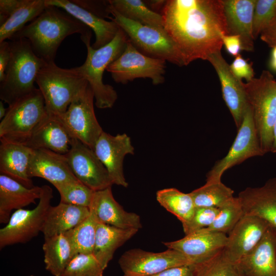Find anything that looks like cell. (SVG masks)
Returning <instances> with one entry per match:
<instances>
[{
	"mask_svg": "<svg viewBox=\"0 0 276 276\" xmlns=\"http://www.w3.org/2000/svg\"><path fill=\"white\" fill-rule=\"evenodd\" d=\"M139 229L121 228L98 222L93 254L104 270L116 250L134 236Z\"/></svg>",
	"mask_w": 276,
	"mask_h": 276,
	"instance_id": "29",
	"label": "cell"
},
{
	"mask_svg": "<svg viewBox=\"0 0 276 276\" xmlns=\"http://www.w3.org/2000/svg\"><path fill=\"white\" fill-rule=\"evenodd\" d=\"M269 226L258 217L244 215L228 233L222 254L229 261L237 263L258 243Z\"/></svg>",
	"mask_w": 276,
	"mask_h": 276,
	"instance_id": "16",
	"label": "cell"
},
{
	"mask_svg": "<svg viewBox=\"0 0 276 276\" xmlns=\"http://www.w3.org/2000/svg\"><path fill=\"white\" fill-rule=\"evenodd\" d=\"M91 32L81 36L80 38L87 49L85 62L75 67L79 73L87 81L95 99V105L100 109L112 107L118 99V94L113 87L103 82L105 70L123 52L128 38L120 28L114 38L108 44L97 49L90 45Z\"/></svg>",
	"mask_w": 276,
	"mask_h": 276,
	"instance_id": "3",
	"label": "cell"
},
{
	"mask_svg": "<svg viewBox=\"0 0 276 276\" xmlns=\"http://www.w3.org/2000/svg\"><path fill=\"white\" fill-rule=\"evenodd\" d=\"M45 2L47 6H55L62 9L93 31L96 38L91 46L95 49L109 43L120 29V27L113 21L105 20L78 5L73 1L45 0Z\"/></svg>",
	"mask_w": 276,
	"mask_h": 276,
	"instance_id": "25",
	"label": "cell"
},
{
	"mask_svg": "<svg viewBox=\"0 0 276 276\" xmlns=\"http://www.w3.org/2000/svg\"><path fill=\"white\" fill-rule=\"evenodd\" d=\"M108 18L114 22L127 35L131 43L141 53L182 66L187 65L177 45L165 30L145 26L127 19L109 4Z\"/></svg>",
	"mask_w": 276,
	"mask_h": 276,
	"instance_id": "7",
	"label": "cell"
},
{
	"mask_svg": "<svg viewBox=\"0 0 276 276\" xmlns=\"http://www.w3.org/2000/svg\"><path fill=\"white\" fill-rule=\"evenodd\" d=\"M30 178L40 177L54 186L78 180L73 173L65 154L50 150H33L28 167Z\"/></svg>",
	"mask_w": 276,
	"mask_h": 276,
	"instance_id": "20",
	"label": "cell"
},
{
	"mask_svg": "<svg viewBox=\"0 0 276 276\" xmlns=\"http://www.w3.org/2000/svg\"><path fill=\"white\" fill-rule=\"evenodd\" d=\"M60 196V202L89 208L94 194L93 191L79 180L54 186Z\"/></svg>",
	"mask_w": 276,
	"mask_h": 276,
	"instance_id": "38",
	"label": "cell"
},
{
	"mask_svg": "<svg viewBox=\"0 0 276 276\" xmlns=\"http://www.w3.org/2000/svg\"><path fill=\"white\" fill-rule=\"evenodd\" d=\"M11 50L10 42L4 41L0 42V82L5 77V71L10 61Z\"/></svg>",
	"mask_w": 276,
	"mask_h": 276,
	"instance_id": "44",
	"label": "cell"
},
{
	"mask_svg": "<svg viewBox=\"0 0 276 276\" xmlns=\"http://www.w3.org/2000/svg\"><path fill=\"white\" fill-rule=\"evenodd\" d=\"M218 209V213L214 222L205 229L228 234L244 215L242 205L238 198L234 197Z\"/></svg>",
	"mask_w": 276,
	"mask_h": 276,
	"instance_id": "37",
	"label": "cell"
},
{
	"mask_svg": "<svg viewBox=\"0 0 276 276\" xmlns=\"http://www.w3.org/2000/svg\"><path fill=\"white\" fill-rule=\"evenodd\" d=\"M222 250L207 260L192 264L193 276H243L236 264L227 260Z\"/></svg>",
	"mask_w": 276,
	"mask_h": 276,
	"instance_id": "36",
	"label": "cell"
},
{
	"mask_svg": "<svg viewBox=\"0 0 276 276\" xmlns=\"http://www.w3.org/2000/svg\"><path fill=\"white\" fill-rule=\"evenodd\" d=\"M270 152L276 153V122L273 129V142Z\"/></svg>",
	"mask_w": 276,
	"mask_h": 276,
	"instance_id": "50",
	"label": "cell"
},
{
	"mask_svg": "<svg viewBox=\"0 0 276 276\" xmlns=\"http://www.w3.org/2000/svg\"><path fill=\"white\" fill-rule=\"evenodd\" d=\"M227 240L225 234L208 231L205 228L186 235L173 241L163 242L168 248L183 255L192 264L207 260L225 247Z\"/></svg>",
	"mask_w": 276,
	"mask_h": 276,
	"instance_id": "17",
	"label": "cell"
},
{
	"mask_svg": "<svg viewBox=\"0 0 276 276\" xmlns=\"http://www.w3.org/2000/svg\"><path fill=\"white\" fill-rule=\"evenodd\" d=\"M73 139L60 119L47 112L25 145L33 150L45 149L65 154L69 151Z\"/></svg>",
	"mask_w": 276,
	"mask_h": 276,
	"instance_id": "21",
	"label": "cell"
},
{
	"mask_svg": "<svg viewBox=\"0 0 276 276\" xmlns=\"http://www.w3.org/2000/svg\"><path fill=\"white\" fill-rule=\"evenodd\" d=\"M94 99L93 91L88 84L82 94L69 105L65 112L57 116L73 138L93 150L104 131L95 113Z\"/></svg>",
	"mask_w": 276,
	"mask_h": 276,
	"instance_id": "12",
	"label": "cell"
},
{
	"mask_svg": "<svg viewBox=\"0 0 276 276\" xmlns=\"http://www.w3.org/2000/svg\"><path fill=\"white\" fill-rule=\"evenodd\" d=\"M218 211V208L196 207L190 220L182 224L186 235L209 227L215 219Z\"/></svg>",
	"mask_w": 276,
	"mask_h": 276,
	"instance_id": "41",
	"label": "cell"
},
{
	"mask_svg": "<svg viewBox=\"0 0 276 276\" xmlns=\"http://www.w3.org/2000/svg\"><path fill=\"white\" fill-rule=\"evenodd\" d=\"M269 65L272 70L276 71V47L272 48Z\"/></svg>",
	"mask_w": 276,
	"mask_h": 276,
	"instance_id": "49",
	"label": "cell"
},
{
	"mask_svg": "<svg viewBox=\"0 0 276 276\" xmlns=\"http://www.w3.org/2000/svg\"><path fill=\"white\" fill-rule=\"evenodd\" d=\"M227 35H238L242 50L254 51L252 22L256 0H222Z\"/></svg>",
	"mask_w": 276,
	"mask_h": 276,
	"instance_id": "23",
	"label": "cell"
},
{
	"mask_svg": "<svg viewBox=\"0 0 276 276\" xmlns=\"http://www.w3.org/2000/svg\"><path fill=\"white\" fill-rule=\"evenodd\" d=\"M219 77L223 99L238 129L242 122L249 105L242 84L232 73L229 65L223 57L221 51L211 55L208 58Z\"/></svg>",
	"mask_w": 276,
	"mask_h": 276,
	"instance_id": "18",
	"label": "cell"
},
{
	"mask_svg": "<svg viewBox=\"0 0 276 276\" xmlns=\"http://www.w3.org/2000/svg\"><path fill=\"white\" fill-rule=\"evenodd\" d=\"M264 154L271 151L276 122V80L268 71L242 83Z\"/></svg>",
	"mask_w": 276,
	"mask_h": 276,
	"instance_id": "6",
	"label": "cell"
},
{
	"mask_svg": "<svg viewBox=\"0 0 276 276\" xmlns=\"http://www.w3.org/2000/svg\"><path fill=\"white\" fill-rule=\"evenodd\" d=\"M30 276H33V275H30Z\"/></svg>",
	"mask_w": 276,
	"mask_h": 276,
	"instance_id": "53",
	"label": "cell"
},
{
	"mask_svg": "<svg viewBox=\"0 0 276 276\" xmlns=\"http://www.w3.org/2000/svg\"><path fill=\"white\" fill-rule=\"evenodd\" d=\"M104 270L93 254H78L71 260L62 276H103Z\"/></svg>",
	"mask_w": 276,
	"mask_h": 276,
	"instance_id": "39",
	"label": "cell"
},
{
	"mask_svg": "<svg viewBox=\"0 0 276 276\" xmlns=\"http://www.w3.org/2000/svg\"><path fill=\"white\" fill-rule=\"evenodd\" d=\"M166 1H150L148 3L149 4L150 7L154 10V12H155V10H162L163 9Z\"/></svg>",
	"mask_w": 276,
	"mask_h": 276,
	"instance_id": "48",
	"label": "cell"
},
{
	"mask_svg": "<svg viewBox=\"0 0 276 276\" xmlns=\"http://www.w3.org/2000/svg\"><path fill=\"white\" fill-rule=\"evenodd\" d=\"M42 249L45 269L54 276H62L75 256L66 232L45 238Z\"/></svg>",
	"mask_w": 276,
	"mask_h": 276,
	"instance_id": "30",
	"label": "cell"
},
{
	"mask_svg": "<svg viewBox=\"0 0 276 276\" xmlns=\"http://www.w3.org/2000/svg\"><path fill=\"white\" fill-rule=\"evenodd\" d=\"M46 7L45 0H21L12 14L0 26V42L11 39L27 22L38 16Z\"/></svg>",
	"mask_w": 276,
	"mask_h": 276,
	"instance_id": "31",
	"label": "cell"
},
{
	"mask_svg": "<svg viewBox=\"0 0 276 276\" xmlns=\"http://www.w3.org/2000/svg\"><path fill=\"white\" fill-rule=\"evenodd\" d=\"M87 217L74 228L66 232L75 255L92 254L95 241L98 221L94 209L90 206Z\"/></svg>",
	"mask_w": 276,
	"mask_h": 276,
	"instance_id": "34",
	"label": "cell"
},
{
	"mask_svg": "<svg viewBox=\"0 0 276 276\" xmlns=\"http://www.w3.org/2000/svg\"><path fill=\"white\" fill-rule=\"evenodd\" d=\"M42 186L27 188L4 174L0 175V223H8L13 210H19L40 198Z\"/></svg>",
	"mask_w": 276,
	"mask_h": 276,
	"instance_id": "27",
	"label": "cell"
},
{
	"mask_svg": "<svg viewBox=\"0 0 276 276\" xmlns=\"http://www.w3.org/2000/svg\"><path fill=\"white\" fill-rule=\"evenodd\" d=\"M237 197L244 215L258 217L276 229V178L260 187L246 188Z\"/></svg>",
	"mask_w": 276,
	"mask_h": 276,
	"instance_id": "22",
	"label": "cell"
},
{
	"mask_svg": "<svg viewBox=\"0 0 276 276\" xmlns=\"http://www.w3.org/2000/svg\"><path fill=\"white\" fill-rule=\"evenodd\" d=\"M125 275L152 276L167 269L192 264L181 253L172 249L159 252L139 248L125 252L119 260Z\"/></svg>",
	"mask_w": 276,
	"mask_h": 276,
	"instance_id": "13",
	"label": "cell"
},
{
	"mask_svg": "<svg viewBox=\"0 0 276 276\" xmlns=\"http://www.w3.org/2000/svg\"><path fill=\"white\" fill-rule=\"evenodd\" d=\"M47 114L43 96L35 88L9 105L0 123V139L25 144Z\"/></svg>",
	"mask_w": 276,
	"mask_h": 276,
	"instance_id": "8",
	"label": "cell"
},
{
	"mask_svg": "<svg viewBox=\"0 0 276 276\" xmlns=\"http://www.w3.org/2000/svg\"><path fill=\"white\" fill-rule=\"evenodd\" d=\"M264 154L249 105L228 153L217 161L207 173L206 182H220L223 174L228 169L250 157Z\"/></svg>",
	"mask_w": 276,
	"mask_h": 276,
	"instance_id": "11",
	"label": "cell"
},
{
	"mask_svg": "<svg viewBox=\"0 0 276 276\" xmlns=\"http://www.w3.org/2000/svg\"><path fill=\"white\" fill-rule=\"evenodd\" d=\"M90 28L62 9L47 6L35 19L25 26L11 39L25 38L34 53L47 62L54 61L62 41L75 33L83 36Z\"/></svg>",
	"mask_w": 276,
	"mask_h": 276,
	"instance_id": "2",
	"label": "cell"
},
{
	"mask_svg": "<svg viewBox=\"0 0 276 276\" xmlns=\"http://www.w3.org/2000/svg\"><path fill=\"white\" fill-rule=\"evenodd\" d=\"M108 2L119 13L127 19L165 30L161 14L153 11L141 0H109Z\"/></svg>",
	"mask_w": 276,
	"mask_h": 276,
	"instance_id": "32",
	"label": "cell"
},
{
	"mask_svg": "<svg viewBox=\"0 0 276 276\" xmlns=\"http://www.w3.org/2000/svg\"><path fill=\"white\" fill-rule=\"evenodd\" d=\"M161 15L187 65L221 51L227 35L222 0H168Z\"/></svg>",
	"mask_w": 276,
	"mask_h": 276,
	"instance_id": "1",
	"label": "cell"
},
{
	"mask_svg": "<svg viewBox=\"0 0 276 276\" xmlns=\"http://www.w3.org/2000/svg\"><path fill=\"white\" fill-rule=\"evenodd\" d=\"M94 151L106 168L113 184L127 187L123 173V160L127 154H134L130 138L126 134L111 135L103 131Z\"/></svg>",
	"mask_w": 276,
	"mask_h": 276,
	"instance_id": "15",
	"label": "cell"
},
{
	"mask_svg": "<svg viewBox=\"0 0 276 276\" xmlns=\"http://www.w3.org/2000/svg\"><path fill=\"white\" fill-rule=\"evenodd\" d=\"M90 213L89 208L60 202L49 208L41 232L47 238L74 228Z\"/></svg>",
	"mask_w": 276,
	"mask_h": 276,
	"instance_id": "28",
	"label": "cell"
},
{
	"mask_svg": "<svg viewBox=\"0 0 276 276\" xmlns=\"http://www.w3.org/2000/svg\"><path fill=\"white\" fill-rule=\"evenodd\" d=\"M65 155L75 176L93 191L102 190L113 185L106 168L94 151L79 140L73 139Z\"/></svg>",
	"mask_w": 276,
	"mask_h": 276,
	"instance_id": "14",
	"label": "cell"
},
{
	"mask_svg": "<svg viewBox=\"0 0 276 276\" xmlns=\"http://www.w3.org/2000/svg\"><path fill=\"white\" fill-rule=\"evenodd\" d=\"M0 172L27 188L34 187L28 175V167L33 149L27 145L0 139Z\"/></svg>",
	"mask_w": 276,
	"mask_h": 276,
	"instance_id": "26",
	"label": "cell"
},
{
	"mask_svg": "<svg viewBox=\"0 0 276 276\" xmlns=\"http://www.w3.org/2000/svg\"><path fill=\"white\" fill-rule=\"evenodd\" d=\"M11 40V58L0 82V98L8 105L35 88L38 72L46 62L34 53L28 40Z\"/></svg>",
	"mask_w": 276,
	"mask_h": 276,
	"instance_id": "5",
	"label": "cell"
},
{
	"mask_svg": "<svg viewBox=\"0 0 276 276\" xmlns=\"http://www.w3.org/2000/svg\"><path fill=\"white\" fill-rule=\"evenodd\" d=\"M42 190L37 206L32 210L20 209L11 216L6 225L0 229V248L26 243L41 232L53 198L52 189L48 185Z\"/></svg>",
	"mask_w": 276,
	"mask_h": 276,
	"instance_id": "9",
	"label": "cell"
},
{
	"mask_svg": "<svg viewBox=\"0 0 276 276\" xmlns=\"http://www.w3.org/2000/svg\"><path fill=\"white\" fill-rule=\"evenodd\" d=\"M166 60L147 56L128 39L122 54L107 67L117 83L126 84L136 78H150L154 85L165 81Z\"/></svg>",
	"mask_w": 276,
	"mask_h": 276,
	"instance_id": "10",
	"label": "cell"
},
{
	"mask_svg": "<svg viewBox=\"0 0 276 276\" xmlns=\"http://www.w3.org/2000/svg\"><path fill=\"white\" fill-rule=\"evenodd\" d=\"M234 191L221 181L206 183L189 193L195 207L219 208L233 199Z\"/></svg>",
	"mask_w": 276,
	"mask_h": 276,
	"instance_id": "35",
	"label": "cell"
},
{
	"mask_svg": "<svg viewBox=\"0 0 276 276\" xmlns=\"http://www.w3.org/2000/svg\"><path fill=\"white\" fill-rule=\"evenodd\" d=\"M236 264L243 276H276V229L269 226L258 243Z\"/></svg>",
	"mask_w": 276,
	"mask_h": 276,
	"instance_id": "19",
	"label": "cell"
},
{
	"mask_svg": "<svg viewBox=\"0 0 276 276\" xmlns=\"http://www.w3.org/2000/svg\"><path fill=\"white\" fill-rule=\"evenodd\" d=\"M223 45L227 52L231 55L236 57L240 54L242 50V42L238 35H225L222 37Z\"/></svg>",
	"mask_w": 276,
	"mask_h": 276,
	"instance_id": "43",
	"label": "cell"
},
{
	"mask_svg": "<svg viewBox=\"0 0 276 276\" xmlns=\"http://www.w3.org/2000/svg\"><path fill=\"white\" fill-rule=\"evenodd\" d=\"M276 13V0H256L252 22L255 39L267 27Z\"/></svg>",
	"mask_w": 276,
	"mask_h": 276,
	"instance_id": "40",
	"label": "cell"
},
{
	"mask_svg": "<svg viewBox=\"0 0 276 276\" xmlns=\"http://www.w3.org/2000/svg\"><path fill=\"white\" fill-rule=\"evenodd\" d=\"M229 67L233 75L238 80H242L244 78L249 82L254 78L252 63H249L240 54L235 57Z\"/></svg>",
	"mask_w": 276,
	"mask_h": 276,
	"instance_id": "42",
	"label": "cell"
},
{
	"mask_svg": "<svg viewBox=\"0 0 276 276\" xmlns=\"http://www.w3.org/2000/svg\"><path fill=\"white\" fill-rule=\"evenodd\" d=\"M36 83L43 96L48 113L56 116L65 113L88 85L75 67L63 68L54 61L45 62L38 72Z\"/></svg>",
	"mask_w": 276,
	"mask_h": 276,
	"instance_id": "4",
	"label": "cell"
},
{
	"mask_svg": "<svg viewBox=\"0 0 276 276\" xmlns=\"http://www.w3.org/2000/svg\"><path fill=\"white\" fill-rule=\"evenodd\" d=\"M156 196L159 203L175 215L182 224L192 218L196 207L190 193L170 188L158 191Z\"/></svg>",
	"mask_w": 276,
	"mask_h": 276,
	"instance_id": "33",
	"label": "cell"
},
{
	"mask_svg": "<svg viewBox=\"0 0 276 276\" xmlns=\"http://www.w3.org/2000/svg\"><path fill=\"white\" fill-rule=\"evenodd\" d=\"M98 222L121 228L142 227L139 215L125 211L113 197L111 187L95 191L90 205Z\"/></svg>",
	"mask_w": 276,
	"mask_h": 276,
	"instance_id": "24",
	"label": "cell"
},
{
	"mask_svg": "<svg viewBox=\"0 0 276 276\" xmlns=\"http://www.w3.org/2000/svg\"><path fill=\"white\" fill-rule=\"evenodd\" d=\"M124 276H131V275H125Z\"/></svg>",
	"mask_w": 276,
	"mask_h": 276,
	"instance_id": "52",
	"label": "cell"
},
{
	"mask_svg": "<svg viewBox=\"0 0 276 276\" xmlns=\"http://www.w3.org/2000/svg\"><path fill=\"white\" fill-rule=\"evenodd\" d=\"M152 276H193L192 264L167 269Z\"/></svg>",
	"mask_w": 276,
	"mask_h": 276,
	"instance_id": "47",
	"label": "cell"
},
{
	"mask_svg": "<svg viewBox=\"0 0 276 276\" xmlns=\"http://www.w3.org/2000/svg\"><path fill=\"white\" fill-rule=\"evenodd\" d=\"M21 2V0L0 1V26L9 18Z\"/></svg>",
	"mask_w": 276,
	"mask_h": 276,
	"instance_id": "45",
	"label": "cell"
},
{
	"mask_svg": "<svg viewBox=\"0 0 276 276\" xmlns=\"http://www.w3.org/2000/svg\"><path fill=\"white\" fill-rule=\"evenodd\" d=\"M7 108L4 107L3 101H0V119L2 120L6 116Z\"/></svg>",
	"mask_w": 276,
	"mask_h": 276,
	"instance_id": "51",
	"label": "cell"
},
{
	"mask_svg": "<svg viewBox=\"0 0 276 276\" xmlns=\"http://www.w3.org/2000/svg\"><path fill=\"white\" fill-rule=\"evenodd\" d=\"M260 38L269 47H276V13L267 27L262 32Z\"/></svg>",
	"mask_w": 276,
	"mask_h": 276,
	"instance_id": "46",
	"label": "cell"
}]
</instances>
